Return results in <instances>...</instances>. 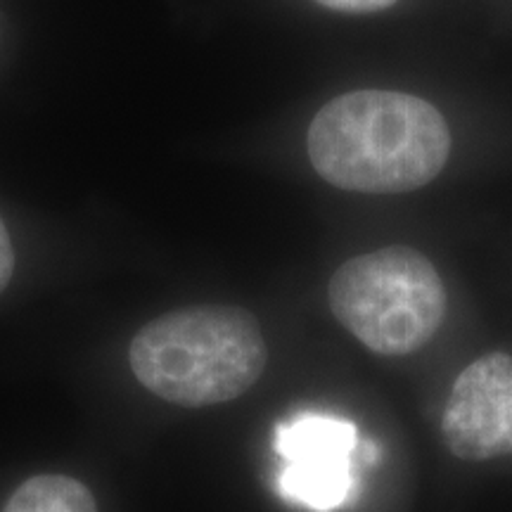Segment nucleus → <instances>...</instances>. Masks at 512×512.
Returning <instances> with one entry per match:
<instances>
[{
    "label": "nucleus",
    "mask_w": 512,
    "mask_h": 512,
    "mask_svg": "<svg viewBox=\"0 0 512 512\" xmlns=\"http://www.w3.org/2000/svg\"><path fill=\"white\" fill-rule=\"evenodd\" d=\"M309 157L342 190L392 195L434 181L451 155V131L430 102L408 93L356 91L311 121Z\"/></svg>",
    "instance_id": "1"
},
{
    "label": "nucleus",
    "mask_w": 512,
    "mask_h": 512,
    "mask_svg": "<svg viewBox=\"0 0 512 512\" xmlns=\"http://www.w3.org/2000/svg\"><path fill=\"white\" fill-rule=\"evenodd\" d=\"M133 375L176 406L238 399L266 370V339L238 306H192L147 323L128 347Z\"/></svg>",
    "instance_id": "2"
},
{
    "label": "nucleus",
    "mask_w": 512,
    "mask_h": 512,
    "mask_svg": "<svg viewBox=\"0 0 512 512\" xmlns=\"http://www.w3.org/2000/svg\"><path fill=\"white\" fill-rule=\"evenodd\" d=\"M328 302L339 323L380 356H406L432 342L446 316V290L425 254L387 247L332 275Z\"/></svg>",
    "instance_id": "3"
},
{
    "label": "nucleus",
    "mask_w": 512,
    "mask_h": 512,
    "mask_svg": "<svg viewBox=\"0 0 512 512\" xmlns=\"http://www.w3.org/2000/svg\"><path fill=\"white\" fill-rule=\"evenodd\" d=\"M356 425L328 413H299L280 422L275 451L283 460L278 484L287 501L316 512L342 508L354 491Z\"/></svg>",
    "instance_id": "4"
},
{
    "label": "nucleus",
    "mask_w": 512,
    "mask_h": 512,
    "mask_svg": "<svg viewBox=\"0 0 512 512\" xmlns=\"http://www.w3.org/2000/svg\"><path fill=\"white\" fill-rule=\"evenodd\" d=\"M441 434L460 460L512 456V356L491 351L456 377Z\"/></svg>",
    "instance_id": "5"
},
{
    "label": "nucleus",
    "mask_w": 512,
    "mask_h": 512,
    "mask_svg": "<svg viewBox=\"0 0 512 512\" xmlns=\"http://www.w3.org/2000/svg\"><path fill=\"white\" fill-rule=\"evenodd\" d=\"M3 512H98L91 491L79 479L38 475L8 498Z\"/></svg>",
    "instance_id": "6"
},
{
    "label": "nucleus",
    "mask_w": 512,
    "mask_h": 512,
    "mask_svg": "<svg viewBox=\"0 0 512 512\" xmlns=\"http://www.w3.org/2000/svg\"><path fill=\"white\" fill-rule=\"evenodd\" d=\"M12 271H15V249H12L8 228H5L3 219H0V292L8 287Z\"/></svg>",
    "instance_id": "7"
},
{
    "label": "nucleus",
    "mask_w": 512,
    "mask_h": 512,
    "mask_svg": "<svg viewBox=\"0 0 512 512\" xmlns=\"http://www.w3.org/2000/svg\"><path fill=\"white\" fill-rule=\"evenodd\" d=\"M318 3L342 12H377L394 5L396 0H318Z\"/></svg>",
    "instance_id": "8"
}]
</instances>
